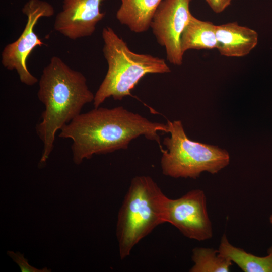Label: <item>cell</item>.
Here are the masks:
<instances>
[{"mask_svg": "<svg viewBox=\"0 0 272 272\" xmlns=\"http://www.w3.org/2000/svg\"><path fill=\"white\" fill-rule=\"evenodd\" d=\"M166 223L174 226L189 239L202 241L212 238L213 227L204 191L195 189L179 198H168Z\"/></svg>", "mask_w": 272, "mask_h": 272, "instance_id": "cell-7", "label": "cell"}, {"mask_svg": "<svg viewBox=\"0 0 272 272\" xmlns=\"http://www.w3.org/2000/svg\"><path fill=\"white\" fill-rule=\"evenodd\" d=\"M216 27L211 22L199 20L192 15L181 36L182 53L189 49H217Z\"/></svg>", "mask_w": 272, "mask_h": 272, "instance_id": "cell-13", "label": "cell"}, {"mask_svg": "<svg viewBox=\"0 0 272 272\" xmlns=\"http://www.w3.org/2000/svg\"><path fill=\"white\" fill-rule=\"evenodd\" d=\"M160 131L167 132V124L151 121L122 106L98 107L78 115L60 129L59 137L72 141L73 159L79 165L95 154L126 149L142 135L161 148Z\"/></svg>", "mask_w": 272, "mask_h": 272, "instance_id": "cell-1", "label": "cell"}, {"mask_svg": "<svg viewBox=\"0 0 272 272\" xmlns=\"http://www.w3.org/2000/svg\"><path fill=\"white\" fill-rule=\"evenodd\" d=\"M167 133L161 148L162 173L174 178L196 179L203 172L217 173L228 166V152L216 146L194 142L186 135L180 120H167Z\"/></svg>", "mask_w": 272, "mask_h": 272, "instance_id": "cell-5", "label": "cell"}, {"mask_svg": "<svg viewBox=\"0 0 272 272\" xmlns=\"http://www.w3.org/2000/svg\"><path fill=\"white\" fill-rule=\"evenodd\" d=\"M7 253L13 260L20 267L22 272H50V269L44 267L42 269H38L29 264L28 260L24 256V254L20 252L8 251Z\"/></svg>", "mask_w": 272, "mask_h": 272, "instance_id": "cell-15", "label": "cell"}, {"mask_svg": "<svg viewBox=\"0 0 272 272\" xmlns=\"http://www.w3.org/2000/svg\"><path fill=\"white\" fill-rule=\"evenodd\" d=\"M102 37L104 42L102 51L108 70L94 94V108L99 107L110 97L115 100H121L131 95V91L147 74L171 71L164 59L131 51L126 42L110 27L103 29Z\"/></svg>", "mask_w": 272, "mask_h": 272, "instance_id": "cell-4", "label": "cell"}, {"mask_svg": "<svg viewBox=\"0 0 272 272\" xmlns=\"http://www.w3.org/2000/svg\"><path fill=\"white\" fill-rule=\"evenodd\" d=\"M103 0H63L62 10L56 16L55 30L76 40L91 36L104 17L100 12Z\"/></svg>", "mask_w": 272, "mask_h": 272, "instance_id": "cell-9", "label": "cell"}, {"mask_svg": "<svg viewBox=\"0 0 272 272\" xmlns=\"http://www.w3.org/2000/svg\"><path fill=\"white\" fill-rule=\"evenodd\" d=\"M218 250L221 256L235 263L244 272H272V246L268 249L267 255L258 256L232 245L224 234Z\"/></svg>", "mask_w": 272, "mask_h": 272, "instance_id": "cell-12", "label": "cell"}, {"mask_svg": "<svg viewBox=\"0 0 272 272\" xmlns=\"http://www.w3.org/2000/svg\"><path fill=\"white\" fill-rule=\"evenodd\" d=\"M269 221H270V223L272 225V214L270 215V216L269 217Z\"/></svg>", "mask_w": 272, "mask_h": 272, "instance_id": "cell-17", "label": "cell"}, {"mask_svg": "<svg viewBox=\"0 0 272 272\" xmlns=\"http://www.w3.org/2000/svg\"><path fill=\"white\" fill-rule=\"evenodd\" d=\"M212 10L220 13L223 12L231 4L232 0H206Z\"/></svg>", "mask_w": 272, "mask_h": 272, "instance_id": "cell-16", "label": "cell"}, {"mask_svg": "<svg viewBox=\"0 0 272 272\" xmlns=\"http://www.w3.org/2000/svg\"><path fill=\"white\" fill-rule=\"evenodd\" d=\"M116 17L131 31L142 33L150 28L154 14L162 0H121Z\"/></svg>", "mask_w": 272, "mask_h": 272, "instance_id": "cell-11", "label": "cell"}, {"mask_svg": "<svg viewBox=\"0 0 272 272\" xmlns=\"http://www.w3.org/2000/svg\"><path fill=\"white\" fill-rule=\"evenodd\" d=\"M22 12L27 17L26 25L19 38L4 48L1 53V63L8 70H15L20 82L31 86L39 80L29 71L27 60L35 47L43 44L35 33L34 28L40 18L52 16L54 9L47 2L29 0L24 5Z\"/></svg>", "mask_w": 272, "mask_h": 272, "instance_id": "cell-6", "label": "cell"}, {"mask_svg": "<svg viewBox=\"0 0 272 272\" xmlns=\"http://www.w3.org/2000/svg\"><path fill=\"white\" fill-rule=\"evenodd\" d=\"M191 0H162L152 20L150 27L158 43L165 47L167 60L180 65L183 56L180 47L182 33L191 16Z\"/></svg>", "mask_w": 272, "mask_h": 272, "instance_id": "cell-8", "label": "cell"}, {"mask_svg": "<svg viewBox=\"0 0 272 272\" xmlns=\"http://www.w3.org/2000/svg\"><path fill=\"white\" fill-rule=\"evenodd\" d=\"M168 199L151 177L136 176L132 179L116 225L121 259L128 257L133 247L158 226L166 223Z\"/></svg>", "mask_w": 272, "mask_h": 272, "instance_id": "cell-3", "label": "cell"}, {"mask_svg": "<svg viewBox=\"0 0 272 272\" xmlns=\"http://www.w3.org/2000/svg\"><path fill=\"white\" fill-rule=\"evenodd\" d=\"M216 33L217 49L221 55L226 57L245 56L258 42V34L255 30L236 22L216 25Z\"/></svg>", "mask_w": 272, "mask_h": 272, "instance_id": "cell-10", "label": "cell"}, {"mask_svg": "<svg viewBox=\"0 0 272 272\" xmlns=\"http://www.w3.org/2000/svg\"><path fill=\"white\" fill-rule=\"evenodd\" d=\"M193 265L190 272H229L233 262L221 256L218 249L196 247L192 250Z\"/></svg>", "mask_w": 272, "mask_h": 272, "instance_id": "cell-14", "label": "cell"}, {"mask_svg": "<svg viewBox=\"0 0 272 272\" xmlns=\"http://www.w3.org/2000/svg\"><path fill=\"white\" fill-rule=\"evenodd\" d=\"M38 84L37 97L44 106L41 120L36 126L43 144L39 163L42 167L53 149L57 131L81 114L85 105L93 102L94 94L81 72L55 56L43 69Z\"/></svg>", "mask_w": 272, "mask_h": 272, "instance_id": "cell-2", "label": "cell"}]
</instances>
